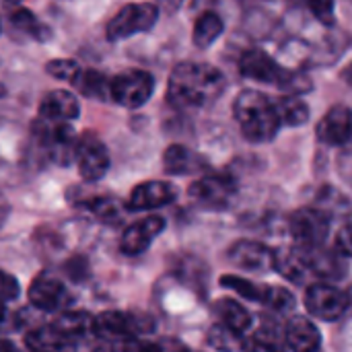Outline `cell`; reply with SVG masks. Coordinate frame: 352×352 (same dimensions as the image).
I'll use <instances>...</instances> for the list:
<instances>
[{
    "mask_svg": "<svg viewBox=\"0 0 352 352\" xmlns=\"http://www.w3.org/2000/svg\"><path fill=\"white\" fill-rule=\"evenodd\" d=\"M163 165L167 169V173L173 175H188V173H198L206 167L204 159L200 155H196L194 151H190L184 144H173L165 151L163 155Z\"/></svg>",
    "mask_w": 352,
    "mask_h": 352,
    "instance_id": "cell-19",
    "label": "cell"
},
{
    "mask_svg": "<svg viewBox=\"0 0 352 352\" xmlns=\"http://www.w3.org/2000/svg\"><path fill=\"white\" fill-rule=\"evenodd\" d=\"M322 336L318 328L305 318H293L285 326V349L289 351L309 352L320 349Z\"/></svg>",
    "mask_w": 352,
    "mask_h": 352,
    "instance_id": "cell-18",
    "label": "cell"
},
{
    "mask_svg": "<svg viewBox=\"0 0 352 352\" xmlns=\"http://www.w3.org/2000/svg\"><path fill=\"white\" fill-rule=\"evenodd\" d=\"M6 214H8V204H6V200H4V198L0 196V225L4 223Z\"/></svg>",
    "mask_w": 352,
    "mask_h": 352,
    "instance_id": "cell-37",
    "label": "cell"
},
{
    "mask_svg": "<svg viewBox=\"0 0 352 352\" xmlns=\"http://www.w3.org/2000/svg\"><path fill=\"white\" fill-rule=\"evenodd\" d=\"M305 305L311 316L334 322L349 309L351 299L349 293L340 291L338 287H332L328 283H316L305 293Z\"/></svg>",
    "mask_w": 352,
    "mask_h": 352,
    "instance_id": "cell-8",
    "label": "cell"
},
{
    "mask_svg": "<svg viewBox=\"0 0 352 352\" xmlns=\"http://www.w3.org/2000/svg\"><path fill=\"white\" fill-rule=\"evenodd\" d=\"M0 351H14V344L6 338H0Z\"/></svg>",
    "mask_w": 352,
    "mask_h": 352,
    "instance_id": "cell-38",
    "label": "cell"
},
{
    "mask_svg": "<svg viewBox=\"0 0 352 352\" xmlns=\"http://www.w3.org/2000/svg\"><path fill=\"white\" fill-rule=\"evenodd\" d=\"M225 89V76L219 68L204 62H182L169 76L167 99L175 107L198 109L219 99Z\"/></svg>",
    "mask_w": 352,
    "mask_h": 352,
    "instance_id": "cell-1",
    "label": "cell"
},
{
    "mask_svg": "<svg viewBox=\"0 0 352 352\" xmlns=\"http://www.w3.org/2000/svg\"><path fill=\"white\" fill-rule=\"evenodd\" d=\"M109 80L105 74H101L99 70H80L78 76L74 78V87L85 95V97H91V99H111V93H109Z\"/></svg>",
    "mask_w": 352,
    "mask_h": 352,
    "instance_id": "cell-22",
    "label": "cell"
},
{
    "mask_svg": "<svg viewBox=\"0 0 352 352\" xmlns=\"http://www.w3.org/2000/svg\"><path fill=\"white\" fill-rule=\"evenodd\" d=\"M25 342L33 351H68V349L76 346L70 340H66L52 324L43 326V328H37V330H31L27 334Z\"/></svg>",
    "mask_w": 352,
    "mask_h": 352,
    "instance_id": "cell-21",
    "label": "cell"
},
{
    "mask_svg": "<svg viewBox=\"0 0 352 352\" xmlns=\"http://www.w3.org/2000/svg\"><path fill=\"white\" fill-rule=\"evenodd\" d=\"M274 105L278 109L283 124H287V126H301L309 120V107L295 95L278 99V101H274Z\"/></svg>",
    "mask_w": 352,
    "mask_h": 352,
    "instance_id": "cell-25",
    "label": "cell"
},
{
    "mask_svg": "<svg viewBox=\"0 0 352 352\" xmlns=\"http://www.w3.org/2000/svg\"><path fill=\"white\" fill-rule=\"evenodd\" d=\"M159 2L165 4V6H169V8H177L182 4V0H159Z\"/></svg>",
    "mask_w": 352,
    "mask_h": 352,
    "instance_id": "cell-40",
    "label": "cell"
},
{
    "mask_svg": "<svg viewBox=\"0 0 352 352\" xmlns=\"http://www.w3.org/2000/svg\"><path fill=\"white\" fill-rule=\"evenodd\" d=\"M155 89V78L144 70H126L109 80L111 101L122 107L144 105Z\"/></svg>",
    "mask_w": 352,
    "mask_h": 352,
    "instance_id": "cell-5",
    "label": "cell"
},
{
    "mask_svg": "<svg viewBox=\"0 0 352 352\" xmlns=\"http://www.w3.org/2000/svg\"><path fill=\"white\" fill-rule=\"evenodd\" d=\"M239 70L245 78H252L256 82H264V85H276V87H285L291 70L283 68L276 60H272L266 52L262 50H250L241 56L239 60Z\"/></svg>",
    "mask_w": 352,
    "mask_h": 352,
    "instance_id": "cell-10",
    "label": "cell"
},
{
    "mask_svg": "<svg viewBox=\"0 0 352 352\" xmlns=\"http://www.w3.org/2000/svg\"><path fill=\"white\" fill-rule=\"evenodd\" d=\"M208 344L214 346V349H221V351H237V349H248V342L243 340L241 332L225 326V324H219L210 330L208 334Z\"/></svg>",
    "mask_w": 352,
    "mask_h": 352,
    "instance_id": "cell-26",
    "label": "cell"
},
{
    "mask_svg": "<svg viewBox=\"0 0 352 352\" xmlns=\"http://www.w3.org/2000/svg\"><path fill=\"white\" fill-rule=\"evenodd\" d=\"M336 250H338V254L351 256L352 258V223L351 225H344L338 231V235H336Z\"/></svg>",
    "mask_w": 352,
    "mask_h": 352,
    "instance_id": "cell-35",
    "label": "cell"
},
{
    "mask_svg": "<svg viewBox=\"0 0 352 352\" xmlns=\"http://www.w3.org/2000/svg\"><path fill=\"white\" fill-rule=\"evenodd\" d=\"M87 270H89V268H87V264H85L80 258H76L74 262H70V264H68V274H70L74 280H80V278H85V276L89 274Z\"/></svg>",
    "mask_w": 352,
    "mask_h": 352,
    "instance_id": "cell-36",
    "label": "cell"
},
{
    "mask_svg": "<svg viewBox=\"0 0 352 352\" xmlns=\"http://www.w3.org/2000/svg\"><path fill=\"white\" fill-rule=\"evenodd\" d=\"M223 19L217 12H204L194 25V43L198 47H208L223 33Z\"/></svg>",
    "mask_w": 352,
    "mask_h": 352,
    "instance_id": "cell-24",
    "label": "cell"
},
{
    "mask_svg": "<svg viewBox=\"0 0 352 352\" xmlns=\"http://www.w3.org/2000/svg\"><path fill=\"white\" fill-rule=\"evenodd\" d=\"M4 316H6V307H4V301H0V322L4 320Z\"/></svg>",
    "mask_w": 352,
    "mask_h": 352,
    "instance_id": "cell-41",
    "label": "cell"
},
{
    "mask_svg": "<svg viewBox=\"0 0 352 352\" xmlns=\"http://www.w3.org/2000/svg\"><path fill=\"white\" fill-rule=\"evenodd\" d=\"M8 4H16V2H21V0H6Z\"/></svg>",
    "mask_w": 352,
    "mask_h": 352,
    "instance_id": "cell-42",
    "label": "cell"
},
{
    "mask_svg": "<svg viewBox=\"0 0 352 352\" xmlns=\"http://www.w3.org/2000/svg\"><path fill=\"white\" fill-rule=\"evenodd\" d=\"M349 299H351V305H352V289H351V293H349Z\"/></svg>",
    "mask_w": 352,
    "mask_h": 352,
    "instance_id": "cell-43",
    "label": "cell"
},
{
    "mask_svg": "<svg viewBox=\"0 0 352 352\" xmlns=\"http://www.w3.org/2000/svg\"><path fill=\"white\" fill-rule=\"evenodd\" d=\"M177 196L175 188L167 182H144L134 188L128 208L130 210H151L173 202Z\"/></svg>",
    "mask_w": 352,
    "mask_h": 352,
    "instance_id": "cell-16",
    "label": "cell"
},
{
    "mask_svg": "<svg viewBox=\"0 0 352 352\" xmlns=\"http://www.w3.org/2000/svg\"><path fill=\"white\" fill-rule=\"evenodd\" d=\"M214 311H217L221 324H225V326H229V328H233L237 332H245V330L252 328V316H250V311L241 303H237L233 299H221V301H217Z\"/></svg>",
    "mask_w": 352,
    "mask_h": 352,
    "instance_id": "cell-23",
    "label": "cell"
},
{
    "mask_svg": "<svg viewBox=\"0 0 352 352\" xmlns=\"http://www.w3.org/2000/svg\"><path fill=\"white\" fill-rule=\"evenodd\" d=\"M303 2L318 21H322L324 25L334 23V0H303Z\"/></svg>",
    "mask_w": 352,
    "mask_h": 352,
    "instance_id": "cell-33",
    "label": "cell"
},
{
    "mask_svg": "<svg viewBox=\"0 0 352 352\" xmlns=\"http://www.w3.org/2000/svg\"><path fill=\"white\" fill-rule=\"evenodd\" d=\"M159 19V6L151 2L126 4L107 25V37L118 41L130 35L148 31Z\"/></svg>",
    "mask_w": 352,
    "mask_h": 352,
    "instance_id": "cell-6",
    "label": "cell"
},
{
    "mask_svg": "<svg viewBox=\"0 0 352 352\" xmlns=\"http://www.w3.org/2000/svg\"><path fill=\"white\" fill-rule=\"evenodd\" d=\"M235 118L243 136L252 142L272 140L283 126L274 101L260 91H243L235 99Z\"/></svg>",
    "mask_w": 352,
    "mask_h": 352,
    "instance_id": "cell-2",
    "label": "cell"
},
{
    "mask_svg": "<svg viewBox=\"0 0 352 352\" xmlns=\"http://www.w3.org/2000/svg\"><path fill=\"white\" fill-rule=\"evenodd\" d=\"M237 188L235 182L227 175H208L192 184L190 196L204 208L221 210L227 208L229 202L233 200Z\"/></svg>",
    "mask_w": 352,
    "mask_h": 352,
    "instance_id": "cell-11",
    "label": "cell"
},
{
    "mask_svg": "<svg viewBox=\"0 0 352 352\" xmlns=\"http://www.w3.org/2000/svg\"><path fill=\"white\" fill-rule=\"evenodd\" d=\"M19 297V283L8 272L0 270V301H12Z\"/></svg>",
    "mask_w": 352,
    "mask_h": 352,
    "instance_id": "cell-34",
    "label": "cell"
},
{
    "mask_svg": "<svg viewBox=\"0 0 352 352\" xmlns=\"http://www.w3.org/2000/svg\"><path fill=\"white\" fill-rule=\"evenodd\" d=\"M289 229L299 245H322L330 233V214L316 208H299L289 219Z\"/></svg>",
    "mask_w": 352,
    "mask_h": 352,
    "instance_id": "cell-7",
    "label": "cell"
},
{
    "mask_svg": "<svg viewBox=\"0 0 352 352\" xmlns=\"http://www.w3.org/2000/svg\"><path fill=\"white\" fill-rule=\"evenodd\" d=\"M221 285L227 287V289H233L237 295H241L243 299H250V301H258V303H266L268 299V289L270 287H262V285H254L245 278H239V276H223L221 278Z\"/></svg>",
    "mask_w": 352,
    "mask_h": 352,
    "instance_id": "cell-28",
    "label": "cell"
},
{
    "mask_svg": "<svg viewBox=\"0 0 352 352\" xmlns=\"http://www.w3.org/2000/svg\"><path fill=\"white\" fill-rule=\"evenodd\" d=\"M342 78H344V80H346V82H349V85L352 87V64H349V66L344 68V72H342Z\"/></svg>",
    "mask_w": 352,
    "mask_h": 352,
    "instance_id": "cell-39",
    "label": "cell"
},
{
    "mask_svg": "<svg viewBox=\"0 0 352 352\" xmlns=\"http://www.w3.org/2000/svg\"><path fill=\"white\" fill-rule=\"evenodd\" d=\"M10 25L16 31L25 33V35H31L33 39H39V41H43L45 35H50V31L37 21V16L33 12L25 10V8H14L10 12Z\"/></svg>",
    "mask_w": 352,
    "mask_h": 352,
    "instance_id": "cell-27",
    "label": "cell"
},
{
    "mask_svg": "<svg viewBox=\"0 0 352 352\" xmlns=\"http://www.w3.org/2000/svg\"><path fill=\"white\" fill-rule=\"evenodd\" d=\"M29 301L41 311H60L64 305L70 303V295L58 276L41 272L29 287Z\"/></svg>",
    "mask_w": 352,
    "mask_h": 352,
    "instance_id": "cell-12",
    "label": "cell"
},
{
    "mask_svg": "<svg viewBox=\"0 0 352 352\" xmlns=\"http://www.w3.org/2000/svg\"><path fill=\"white\" fill-rule=\"evenodd\" d=\"M155 326L151 318L122 311H103L93 318V336L97 340L107 342L109 346H124L132 342L136 336L151 332Z\"/></svg>",
    "mask_w": 352,
    "mask_h": 352,
    "instance_id": "cell-3",
    "label": "cell"
},
{
    "mask_svg": "<svg viewBox=\"0 0 352 352\" xmlns=\"http://www.w3.org/2000/svg\"><path fill=\"white\" fill-rule=\"evenodd\" d=\"M87 210H91L99 221L103 223H116L120 219L122 206L116 198H107V196H99V198H89L85 202H80Z\"/></svg>",
    "mask_w": 352,
    "mask_h": 352,
    "instance_id": "cell-29",
    "label": "cell"
},
{
    "mask_svg": "<svg viewBox=\"0 0 352 352\" xmlns=\"http://www.w3.org/2000/svg\"><path fill=\"white\" fill-rule=\"evenodd\" d=\"M165 229V221L161 217H146L134 225H130L122 239H120V250L126 256H140L146 252L153 243V239Z\"/></svg>",
    "mask_w": 352,
    "mask_h": 352,
    "instance_id": "cell-14",
    "label": "cell"
},
{
    "mask_svg": "<svg viewBox=\"0 0 352 352\" xmlns=\"http://www.w3.org/2000/svg\"><path fill=\"white\" fill-rule=\"evenodd\" d=\"M82 68L78 66V62L74 60H52L45 64V72L58 80H66V82H74V78L78 76Z\"/></svg>",
    "mask_w": 352,
    "mask_h": 352,
    "instance_id": "cell-31",
    "label": "cell"
},
{
    "mask_svg": "<svg viewBox=\"0 0 352 352\" xmlns=\"http://www.w3.org/2000/svg\"><path fill=\"white\" fill-rule=\"evenodd\" d=\"M52 326L72 344H78L87 334H93V318L89 314H80V311H66L60 314Z\"/></svg>",
    "mask_w": 352,
    "mask_h": 352,
    "instance_id": "cell-20",
    "label": "cell"
},
{
    "mask_svg": "<svg viewBox=\"0 0 352 352\" xmlns=\"http://www.w3.org/2000/svg\"><path fill=\"white\" fill-rule=\"evenodd\" d=\"M35 136L41 140L47 157L58 165H70L76 159V132L68 122H50L41 118L35 124Z\"/></svg>",
    "mask_w": 352,
    "mask_h": 352,
    "instance_id": "cell-4",
    "label": "cell"
},
{
    "mask_svg": "<svg viewBox=\"0 0 352 352\" xmlns=\"http://www.w3.org/2000/svg\"><path fill=\"white\" fill-rule=\"evenodd\" d=\"M264 305H268L274 311H287V309H293L295 297L283 287H270L268 289V299H266Z\"/></svg>",
    "mask_w": 352,
    "mask_h": 352,
    "instance_id": "cell-32",
    "label": "cell"
},
{
    "mask_svg": "<svg viewBox=\"0 0 352 352\" xmlns=\"http://www.w3.org/2000/svg\"><path fill=\"white\" fill-rule=\"evenodd\" d=\"M318 138L326 144H344L352 138V111L346 105H334L318 124Z\"/></svg>",
    "mask_w": 352,
    "mask_h": 352,
    "instance_id": "cell-15",
    "label": "cell"
},
{
    "mask_svg": "<svg viewBox=\"0 0 352 352\" xmlns=\"http://www.w3.org/2000/svg\"><path fill=\"white\" fill-rule=\"evenodd\" d=\"M74 161H76L80 177L85 182H97L109 169V155H107L105 144L89 132L78 138Z\"/></svg>",
    "mask_w": 352,
    "mask_h": 352,
    "instance_id": "cell-9",
    "label": "cell"
},
{
    "mask_svg": "<svg viewBox=\"0 0 352 352\" xmlns=\"http://www.w3.org/2000/svg\"><path fill=\"white\" fill-rule=\"evenodd\" d=\"M80 105L70 91H52L39 103V116L50 122H68L78 118Z\"/></svg>",
    "mask_w": 352,
    "mask_h": 352,
    "instance_id": "cell-17",
    "label": "cell"
},
{
    "mask_svg": "<svg viewBox=\"0 0 352 352\" xmlns=\"http://www.w3.org/2000/svg\"><path fill=\"white\" fill-rule=\"evenodd\" d=\"M250 346L262 349V351H278V349H285V328L266 322V324L256 332L254 342H252Z\"/></svg>",
    "mask_w": 352,
    "mask_h": 352,
    "instance_id": "cell-30",
    "label": "cell"
},
{
    "mask_svg": "<svg viewBox=\"0 0 352 352\" xmlns=\"http://www.w3.org/2000/svg\"><path fill=\"white\" fill-rule=\"evenodd\" d=\"M227 258L233 266L250 272H268L276 262V254L258 241H237L229 250Z\"/></svg>",
    "mask_w": 352,
    "mask_h": 352,
    "instance_id": "cell-13",
    "label": "cell"
}]
</instances>
